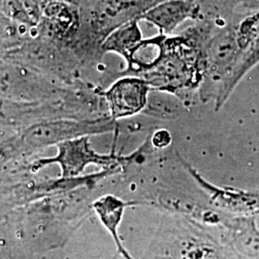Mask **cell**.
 I'll return each mask as SVG.
<instances>
[{
	"label": "cell",
	"mask_w": 259,
	"mask_h": 259,
	"mask_svg": "<svg viewBox=\"0 0 259 259\" xmlns=\"http://www.w3.org/2000/svg\"><path fill=\"white\" fill-rule=\"evenodd\" d=\"M205 70L204 52L181 34L167 36L159 61L141 79L151 91L173 94L182 100L200 90Z\"/></svg>",
	"instance_id": "obj_1"
},
{
	"label": "cell",
	"mask_w": 259,
	"mask_h": 259,
	"mask_svg": "<svg viewBox=\"0 0 259 259\" xmlns=\"http://www.w3.org/2000/svg\"><path fill=\"white\" fill-rule=\"evenodd\" d=\"M54 157L39 158L32 164L34 172L52 164L61 168L62 178L71 180L80 176L89 165H97L106 170H113L128 161L130 157H117L113 154L102 155L93 150L90 143V136L68 139L56 145Z\"/></svg>",
	"instance_id": "obj_2"
},
{
	"label": "cell",
	"mask_w": 259,
	"mask_h": 259,
	"mask_svg": "<svg viewBox=\"0 0 259 259\" xmlns=\"http://www.w3.org/2000/svg\"><path fill=\"white\" fill-rule=\"evenodd\" d=\"M62 88L53 78L25 65L0 59V98L14 102H37L54 99Z\"/></svg>",
	"instance_id": "obj_3"
},
{
	"label": "cell",
	"mask_w": 259,
	"mask_h": 259,
	"mask_svg": "<svg viewBox=\"0 0 259 259\" xmlns=\"http://www.w3.org/2000/svg\"><path fill=\"white\" fill-rule=\"evenodd\" d=\"M114 122L111 117L92 120L41 122L25 130L19 142L22 144V150L45 148L68 139L109 132L114 128Z\"/></svg>",
	"instance_id": "obj_4"
},
{
	"label": "cell",
	"mask_w": 259,
	"mask_h": 259,
	"mask_svg": "<svg viewBox=\"0 0 259 259\" xmlns=\"http://www.w3.org/2000/svg\"><path fill=\"white\" fill-rule=\"evenodd\" d=\"M151 88L135 76H122L102 93L110 117L113 121L134 116L146 109Z\"/></svg>",
	"instance_id": "obj_5"
},
{
	"label": "cell",
	"mask_w": 259,
	"mask_h": 259,
	"mask_svg": "<svg viewBox=\"0 0 259 259\" xmlns=\"http://www.w3.org/2000/svg\"><path fill=\"white\" fill-rule=\"evenodd\" d=\"M201 16L199 0H164L145 12L139 21L155 26L158 34L172 36L186 20H198Z\"/></svg>",
	"instance_id": "obj_6"
},
{
	"label": "cell",
	"mask_w": 259,
	"mask_h": 259,
	"mask_svg": "<svg viewBox=\"0 0 259 259\" xmlns=\"http://www.w3.org/2000/svg\"><path fill=\"white\" fill-rule=\"evenodd\" d=\"M131 204L113 195H105L93 203V210L97 214L104 228L111 234L118 254L124 259H135L124 248L118 234L124 211Z\"/></svg>",
	"instance_id": "obj_7"
},
{
	"label": "cell",
	"mask_w": 259,
	"mask_h": 259,
	"mask_svg": "<svg viewBox=\"0 0 259 259\" xmlns=\"http://www.w3.org/2000/svg\"><path fill=\"white\" fill-rule=\"evenodd\" d=\"M167 36L157 34L155 37L143 38L138 47L135 48L126 62V68L118 73L122 76H135L141 78L149 72L159 61L164 40Z\"/></svg>",
	"instance_id": "obj_8"
},
{
	"label": "cell",
	"mask_w": 259,
	"mask_h": 259,
	"mask_svg": "<svg viewBox=\"0 0 259 259\" xmlns=\"http://www.w3.org/2000/svg\"><path fill=\"white\" fill-rule=\"evenodd\" d=\"M138 19H134L113 30L104 39L100 47L103 57L109 53H113L119 56L126 63L135 48L143 39Z\"/></svg>",
	"instance_id": "obj_9"
},
{
	"label": "cell",
	"mask_w": 259,
	"mask_h": 259,
	"mask_svg": "<svg viewBox=\"0 0 259 259\" xmlns=\"http://www.w3.org/2000/svg\"><path fill=\"white\" fill-rule=\"evenodd\" d=\"M152 144L156 148H164L171 143V135L167 130H158L152 137Z\"/></svg>",
	"instance_id": "obj_10"
}]
</instances>
